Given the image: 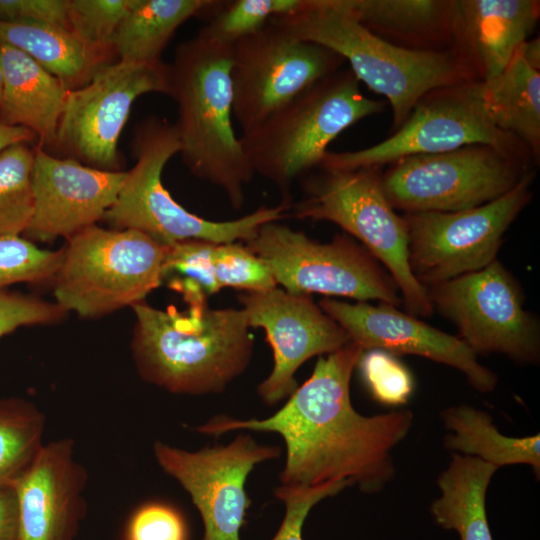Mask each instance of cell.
<instances>
[{"mask_svg": "<svg viewBox=\"0 0 540 540\" xmlns=\"http://www.w3.org/2000/svg\"><path fill=\"white\" fill-rule=\"evenodd\" d=\"M231 48L199 34L180 43L168 65V95L177 104L174 125L185 166L240 209L255 173L233 127Z\"/></svg>", "mask_w": 540, "mask_h": 540, "instance_id": "cell-3", "label": "cell"}, {"mask_svg": "<svg viewBox=\"0 0 540 540\" xmlns=\"http://www.w3.org/2000/svg\"><path fill=\"white\" fill-rule=\"evenodd\" d=\"M245 245L289 293L341 296L357 302L378 300L395 307L403 303L386 269L346 233L320 243L274 221L261 225Z\"/></svg>", "mask_w": 540, "mask_h": 540, "instance_id": "cell-10", "label": "cell"}, {"mask_svg": "<svg viewBox=\"0 0 540 540\" xmlns=\"http://www.w3.org/2000/svg\"><path fill=\"white\" fill-rule=\"evenodd\" d=\"M363 352L350 341L319 356L311 376L270 417L217 416L195 430L213 436L235 430L275 432L286 446L282 485L349 481L364 493H376L394 477L392 451L408 435L414 415L402 409L364 416L354 409L350 380Z\"/></svg>", "mask_w": 540, "mask_h": 540, "instance_id": "cell-1", "label": "cell"}, {"mask_svg": "<svg viewBox=\"0 0 540 540\" xmlns=\"http://www.w3.org/2000/svg\"><path fill=\"white\" fill-rule=\"evenodd\" d=\"M362 379L371 396L387 406L408 403L414 389V380L408 368L387 351H364L358 361Z\"/></svg>", "mask_w": 540, "mask_h": 540, "instance_id": "cell-34", "label": "cell"}, {"mask_svg": "<svg viewBox=\"0 0 540 540\" xmlns=\"http://www.w3.org/2000/svg\"><path fill=\"white\" fill-rule=\"evenodd\" d=\"M34 149L17 143L0 152V236L23 235L34 212Z\"/></svg>", "mask_w": 540, "mask_h": 540, "instance_id": "cell-31", "label": "cell"}, {"mask_svg": "<svg viewBox=\"0 0 540 540\" xmlns=\"http://www.w3.org/2000/svg\"><path fill=\"white\" fill-rule=\"evenodd\" d=\"M212 261L220 289L232 287L251 292L277 287L263 261L240 242L216 243Z\"/></svg>", "mask_w": 540, "mask_h": 540, "instance_id": "cell-35", "label": "cell"}, {"mask_svg": "<svg viewBox=\"0 0 540 540\" xmlns=\"http://www.w3.org/2000/svg\"><path fill=\"white\" fill-rule=\"evenodd\" d=\"M447 431L444 447L496 466L525 464L540 474V435L509 437L501 434L489 413L462 404L441 413Z\"/></svg>", "mask_w": 540, "mask_h": 540, "instance_id": "cell-27", "label": "cell"}, {"mask_svg": "<svg viewBox=\"0 0 540 540\" xmlns=\"http://www.w3.org/2000/svg\"><path fill=\"white\" fill-rule=\"evenodd\" d=\"M84 467L69 438L45 443L14 485L18 540H75L85 513Z\"/></svg>", "mask_w": 540, "mask_h": 540, "instance_id": "cell-20", "label": "cell"}, {"mask_svg": "<svg viewBox=\"0 0 540 540\" xmlns=\"http://www.w3.org/2000/svg\"><path fill=\"white\" fill-rule=\"evenodd\" d=\"M127 171H103L34 148V212L22 235L32 242L67 240L96 225L115 203Z\"/></svg>", "mask_w": 540, "mask_h": 540, "instance_id": "cell-19", "label": "cell"}, {"mask_svg": "<svg viewBox=\"0 0 540 540\" xmlns=\"http://www.w3.org/2000/svg\"><path fill=\"white\" fill-rule=\"evenodd\" d=\"M428 299L478 356L498 353L521 364L540 361V323L523 289L495 260L485 268L427 287Z\"/></svg>", "mask_w": 540, "mask_h": 540, "instance_id": "cell-13", "label": "cell"}, {"mask_svg": "<svg viewBox=\"0 0 540 540\" xmlns=\"http://www.w3.org/2000/svg\"><path fill=\"white\" fill-rule=\"evenodd\" d=\"M305 0H233L212 1L199 16L206 24L197 34L225 46L253 34L276 17L299 10Z\"/></svg>", "mask_w": 540, "mask_h": 540, "instance_id": "cell-30", "label": "cell"}, {"mask_svg": "<svg viewBox=\"0 0 540 540\" xmlns=\"http://www.w3.org/2000/svg\"><path fill=\"white\" fill-rule=\"evenodd\" d=\"M484 109L502 132L514 136L540 158V71L530 67L519 51L497 76L480 82Z\"/></svg>", "mask_w": 540, "mask_h": 540, "instance_id": "cell-26", "label": "cell"}, {"mask_svg": "<svg viewBox=\"0 0 540 540\" xmlns=\"http://www.w3.org/2000/svg\"><path fill=\"white\" fill-rule=\"evenodd\" d=\"M215 244L205 240H186L166 248L164 278L172 274L179 277L170 285L183 294L189 306L206 305L208 297L221 290L212 261Z\"/></svg>", "mask_w": 540, "mask_h": 540, "instance_id": "cell-32", "label": "cell"}, {"mask_svg": "<svg viewBox=\"0 0 540 540\" xmlns=\"http://www.w3.org/2000/svg\"><path fill=\"white\" fill-rule=\"evenodd\" d=\"M45 415L20 397L0 399V491L13 489L45 444Z\"/></svg>", "mask_w": 540, "mask_h": 540, "instance_id": "cell-29", "label": "cell"}, {"mask_svg": "<svg viewBox=\"0 0 540 540\" xmlns=\"http://www.w3.org/2000/svg\"><path fill=\"white\" fill-rule=\"evenodd\" d=\"M0 65V124L29 129L47 151L55 143L70 89L27 54L4 43H0Z\"/></svg>", "mask_w": 540, "mask_h": 540, "instance_id": "cell-22", "label": "cell"}, {"mask_svg": "<svg viewBox=\"0 0 540 540\" xmlns=\"http://www.w3.org/2000/svg\"><path fill=\"white\" fill-rule=\"evenodd\" d=\"M250 327L263 328L273 351L274 366L258 386L260 398L274 405L298 387V368L314 356H323L351 340L309 295H295L278 287L238 295Z\"/></svg>", "mask_w": 540, "mask_h": 540, "instance_id": "cell-17", "label": "cell"}, {"mask_svg": "<svg viewBox=\"0 0 540 540\" xmlns=\"http://www.w3.org/2000/svg\"><path fill=\"white\" fill-rule=\"evenodd\" d=\"M535 0H455L451 51L473 82L500 74L534 32Z\"/></svg>", "mask_w": 540, "mask_h": 540, "instance_id": "cell-21", "label": "cell"}, {"mask_svg": "<svg viewBox=\"0 0 540 540\" xmlns=\"http://www.w3.org/2000/svg\"><path fill=\"white\" fill-rule=\"evenodd\" d=\"M153 452L161 469L179 482L198 509L204 525L202 540H240L250 505L247 477L257 464L279 457L281 449L240 434L227 445L198 451L156 441Z\"/></svg>", "mask_w": 540, "mask_h": 540, "instance_id": "cell-16", "label": "cell"}, {"mask_svg": "<svg viewBox=\"0 0 540 540\" xmlns=\"http://www.w3.org/2000/svg\"><path fill=\"white\" fill-rule=\"evenodd\" d=\"M531 162L490 145L471 144L398 159L382 170L381 184L395 210L456 212L503 196L533 171Z\"/></svg>", "mask_w": 540, "mask_h": 540, "instance_id": "cell-9", "label": "cell"}, {"mask_svg": "<svg viewBox=\"0 0 540 540\" xmlns=\"http://www.w3.org/2000/svg\"><path fill=\"white\" fill-rule=\"evenodd\" d=\"M0 540H18V502L14 489L0 491Z\"/></svg>", "mask_w": 540, "mask_h": 540, "instance_id": "cell-41", "label": "cell"}, {"mask_svg": "<svg viewBox=\"0 0 540 540\" xmlns=\"http://www.w3.org/2000/svg\"><path fill=\"white\" fill-rule=\"evenodd\" d=\"M319 307L363 351L379 349L394 355L411 354L453 367L465 375L478 392L495 389L498 378L478 361V356L458 337L430 326L397 307L380 303H348L324 298Z\"/></svg>", "mask_w": 540, "mask_h": 540, "instance_id": "cell-18", "label": "cell"}, {"mask_svg": "<svg viewBox=\"0 0 540 540\" xmlns=\"http://www.w3.org/2000/svg\"><path fill=\"white\" fill-rule=\"evenodd\" d=\"M66 314L55 301L0 289V338L23 326L57 324Z\"/></svg>", "mask_w": 540, "mask_h": 540, "instance_id": "cell-38", "label": "cell"}, {"mask_svg": "<svg viewBox=\"0 0 540 540\" xmlns=\"http://www.w3.org/2000/svg\"><path fill=\"white\" fill-rule=\"evenodd\" d=\"M2 86H3V74H2V69L0 65V98H1V93H2Z\"/></svg>", "mask_w": 540, "mask_h": 540, "instance_id": "cell-44", "label": "cell"}, {"mask_svg": "<svg viewBox=\"0 0 540 540\" xmlns=\"http://www.w3.org/2000/svg\"><path fill=\"white\" fill-rule=\"evenodd\" d=\"M125 540H187V528L174 507L152 502L140 506L132 514Z\"/></svg>", "mask_w": 540, "mask_h": 540, "instance_id": "cell-39", "label": "cell"}, {"mask_svg": "<svg viewBox=\"0 0 540 540\" xmlns=\"http://www.w3.org/2000/svg\"><path fill=\"white\" fill-rule=\"evenodd\" d=\"M498 468L457 453L438 479L440 491L430 505L434 522L460 540H493L486 515V492Z\"/></svg>", "mask_w": 540, "mask_h": 540, "instance_id": "cell-25", "label": "cell"}, {"mask_svg": "<svg viewBox=\"0 0 540 540\" xmlns=\"http://www.w3.org/2000/svg\"><path fill=\"white\" fill-rule=\"evenodd\" d=\"M132 2L133 0H67L69 28L91 46L113 49L112 38Z\"/></svg>", "mask_w": 540, "mask_h": 540, "instance_id": "cell-36", "label": "cell"}, {"mask_svg": "<svg viewBox=\"0 0 540 540\" xmlns=\"http://www.w3.org/2000/svg\"><path fill=\"white\" fill-rule=\"evenodd\" d=\"M471 144L490 145L536 164L522 142L492 123L482 103L480 82L468 81L431 90L388 138L356 151H328L319 167L383 168L403 157L441 153Z\"/></svg>", "mask_w": 540, "mask_h": 540, "instance_id": "cell-11", "label": "cell"}, {"mask_svg": "<svg viewBox=\"0 0 540 540\" xmlns=\"http://www.w3.org/2000/svg\"><path fill=\"white\" fill-rule=\"evenodd\" d=\"M315 170L301 178L303 196L291 205L293 215L333 222L359 240L393 278L408 313L430 316L434 309L427 289L413 276L408 263L404 219L382 189V168Z\"/></svg>", "mask_w": 540, "mask_h": 540, "instance_id": "cell-7", "label": "cell"}, {"mask_svg": "<svg viewBox=\"0 0 540 540\" xmlns=\"http://www.w3.org/2000/svg\"><path fill=\"white\" fill-rule=\"evenodd\" d=\"M0 20L48 22L69 28L67 0H0Z\"/></svg>", "mask_w": 540, "mask_h": 540, "instance_id": "cell-40", "label": "cell"}, {"mask_svg": "<svg viewBox=\"0 0 540 540\" xmlns=\"http://www.w3.org/2000/svg\"><path fill=\"white\" fill-rule=\"evenodd\" d=\"M361 25L410 50L450 51L455 0H337Z\"/></svg>", "mask_w": 540, "mask_h": 540, "instance_id": "cell-23", "label": "cell"}, {"mask_svg": "<svg viewBox=\"0 0 540 540\" xmlns=\"http://www.w3.org/2000/svg\"><path fill=\"white\" fill-rule=\"evenodd\" d=\"M273 20L296 37L319 44L348 62L359 83L386 98L393 132L426 93L472 81L453 51L395 46L366 29L337 0H305L299 10Z\"/></svg>", "mask_w": 540, "mask_h": 540, "instance_id": "cell-4", "label": "cell"}, {"mask_svg": "<svg viewBox=\"0 0 540 540\" xmlns=\"http://www.w3.org/2000/svg\"><path fill=\"white\" fill-rule=\"evenodd\" d=\"M35 139V134L27 128L0 124V152L11 145L29 143Z\"/></svg>", "mask_w": 540, "mask_h": 540, "instance_id": "cell-42", "label": "cell"}, {"mask_svg": "<svg viewBox=\"0 0 540 540\" xmlns=\"http://www.w3.org/2000/svg\"><path fill=\"white\" fill-rule=\"evenodd\" d=\"M180 151L174 124L151 116L137 126L132 141L135 165L126 179L115 203L103 220L114 229L140 231L163 246L186 240L214 243L248 241L261 225L283 219L289 206H261L241 218L213 221L202 218L179 204L162 183L167 162Z\"/></svg>", "mask_w": 540, "mask_h": 540, "instance_id": "cell-6", "label": "cell"}, {"mask_svg": "<svg viewBox=\"0 0 540 540\" xmlns=\"http://www.w3.org/2000/svg\"><path fill=\"white\" fill-rule=\"evenodd\" d=\"M524 61L533 69L540 71V38L526 40L518 49Z\"/></svg>", "mask_w": 540, "mask_h": 540, "instance_id": "cell-43", "label": "cell"}, {"mask_svg": "<svg viewBox=\"0 0 540 540\" xmlns=\"http://www.w3.org/2000/svg\"><path fill=\"white\" fill-rule=\"evenodd\" d=\"M349 486H352L349 481H336L316 486L277 487L275 496L284 503L285 515L272 540H303L302 527L310 510L321 500Z\"/></svg>", "mask_w": 540, "mask_h": 540, "instance_id": "cell-37", "label": "cell"}, {"mask_svg": "<svg viewBox=\"0 0 540 540\" xmlns=\"http://www.w3.org/2000/svg\"><path fill=\"white\" fill-rule=\"evenodd\" d=\"M536 171L484 205L456 212H406L408 263L425 288L479 271L497 259L504 235L529 204Z\"/></svg>", "mask_w": 540, "mask_h": 540, "instance_id": "cell-12", "label": "cell"}, {"mask_svg": "<svg viewBox=\"0 0 540 540\" xmlns=\"http://www.w3.org/2000/svg\"><path fill=\"white\" fill-rule=\"evenodd\" d=\"M166 248L134 229L90 226L63 248L55 302L88 319L133 307L161 285Z\"/></svg>", "mask_w": 540, "mask_h": 540, "instance_id": "cell-8", "label": "cell"}, {"mask_svg": "<svg viewBox=\"0 0 540 540\" xmlns=\"http://www.w3.org/2000/svg\"><path fill=\"white\" fill-rule=\"evenodd\" d=\"M62 258L63 249L39 248L22 235L0 236V289L16 283L53 281Z\"/></svg>", "mask_w": 540, "mask_h": 540, "instance_id": "cell-33", "label": "cell"}, {"mask_svg": "<svg viewBox=\"0 0 540 540\" xmlns=\"http://www.w3.org/2000/svg\"><path fill=\"white\" fill-rule=\"evenodd\" d=\"M0 43L24 52L69 89L87 84L102 67L118 61L113 49L91 46L71 29L48 22L0 20Z\"/></svg>", "mask_w": 540, "mask_h": 540, "instance_id": "cell-24", "label": "cell"}, {"mask_svg": "<svg viewBox=\"0 0 540 540\" xmlns=\"http://www.w3.org/2000/svg\"><path fill=\"white\" fill-rule=\"evenodd\" d=\"M386 102L366 97L350 69L318 81L254 130L242 134V147L255 174L292 205L291 187L317 169L329 144L350 126L382 112Z\"/></svg>", "mask_w": 540, "mask_h": 540, "instance_id": "cell-5", "label": "cell"}, {"mask_svg": "<svg viewBox=\"0 0 540 540\" xmlns=\"http://www.w3.org/2000/svg\"><path fill=\"white\" fill-rule=\"evenodd\" d=\"M169 93V66L115 61L85 85L70 89L52 147L63 158L116 172L121 168L120 134L136 99Z\"/></svg>", "mask_w": 540, "mask_h": 540, "instance_id": "cell-15", "label": "cell"}, {"mask_svg": "<svg viewBox=\"0 0 540 540\" xmlns=\"http://www.w3.org/2000/svg\"><path fill=\"white\" fill-rule=\"evenodd\" d=\"M210 0H133L112 38L117 60L153 64L176 30L199 16Z\"/></svg>", "mask_w": 540, "mask_h": 540, "instance_id": "cell-28", "label": "cell"}, {"mask_svg": "<svg viewBox=\"0 0 540 540\" xmlns=\"http://www.w3.org/2000/svg\"><path fill=\"white\" fill-rule=\"evenodd\" d=\"M345 61L270 20L231 48L233 116L242 134L267 120Z\"/></svg>", "mask_w": 540, "mask_h": 540, "instance_id": "cell-14", "label": "cell"}, {"mask_svg": "<svg viewBox=\"0 0 540 540\" xmlns=\"http://www.w3.org/2000/svg\"><path fill=\"white\" fill-rule=\"evenodd\" d=\"M132 357L146 382L174 394L221 393L248 367L254 336L243 309L132 307Z\"/></svg>", "mask_w": 540, "mask_h": 540, "instance_id": "cell-2", "label": "cell"}]
</instances>
